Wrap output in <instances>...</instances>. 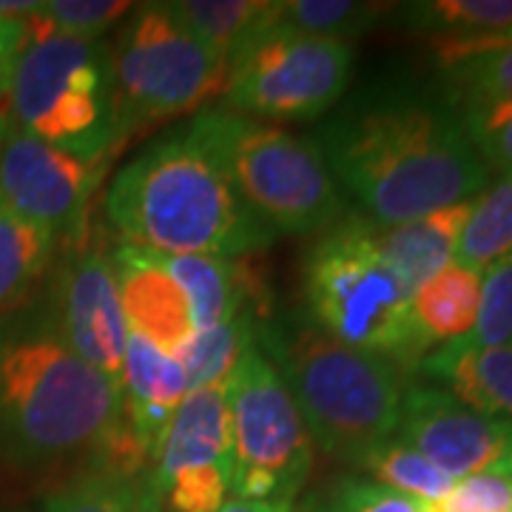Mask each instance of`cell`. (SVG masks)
<instances>
[{
    "label": "cell",
    "instance_id": "1",
    "mask_svg": "<svg viewBox=\"0 0 512 512\" xmlns=\"http://www.w3.org/2000/svg\"><path fill=\"white\" fill-rule=\"evenodd\" d=\"M342 194L373 225H399L476 200L493 171L447 94L376 89L348 103L316 137Z\"/></svg>",
    "mask_w": 512,
    "mask_h": 512
},
{
    "label": "cell",
    "instance_id": "2",
    "mask_svg": "<svg viewBox=\"0 0 512 512\" xmlns=\"http://www.w3.org/2000/svg\"><path fill=\"white\" fill-rule=\"evenodd\" d=\"M103 211L123 242L157 254L245 259L276 239L185 128L140 151L114 174Z\"/></svg>",
    "mask_w": 512,
    "mask_h": 512
},
{
    "label": "cell",
    "instance_id": "3",
    "mask_svg": "<svg viewBox=\"0 0 512 512\" xmlns=\"http://www.w3.org/2000/svg\"><path fill=\"white\" fill-rule=\"evenodd\" d=\"M120 419V384L86 365L46 313L0 328V453L20 464L94 456Z\"/></svg>",
    "mask_w": 512,
    "mask_h": 512
},
{
    "label": "cell",
    "instance_id": "4",
    "mask_svg": "<svg viewBox=\"0 0 512 512\" xmlns=\"http://www.w3.org/2000/svg\"><path fill=\"white\" fill-rule=\"evenodd\" d=\"M256 342L282 373L313 444L328 456L359 467L396 436L407 390L402 367L336 342L311 316L259 325Z\"/></svg>",
    "mask_w": 512,
    "mask_h": 512
},
{
    "label": "cell",
    "instance_id": "5",
    "mask_svg": "<svg viewBox=\"0 0 512 512\" xmlns=\"http://www.w3.org/2000/svg\"><path fill=\"white\" fill-rule=\"evenodd\" d=\"M188 137L220 165L242 205L268 231L322 234L348 214L316 140L228 109H202L188 120Z\"/></svg>",
    "mask_w": 512,
    "mask_h": 512
},
{
    "label": "cell",
    "instance_id": "6",
    "mask_svg": "<svg viewBox=\"0 0 512 512\" xmlns=\"http://www.w3.org/2000/svg\"><path fill=\"white\" fill-rule=\"evenodd\" d=\"M413 293L399 282L373 242V222L345 214L325 228L305 256L308 316L336 342L416 367L430 345L410 316Z\"/></svg>",
    "mask_w": 512,
    "mask_h": 512
},
{
    "label": "cell",
    "instance_id": "7",
    "mask_svg": "<svg viewBox=\"0 0 512 512\" xmlns=\"http://www.w3.org/2000/svg\"><path fill=\"white\" fill-rule=\"evenodd\" d=\"M26 32L9 92V126L83 160L111 163L120 151L111 43L43 32L29 18Z\"/></svg>",
    "mask_w": 512,
    "mask_h": 512
},
{
    "label": "cell",
    "instance_id": "8",
    "mask_svg": "<svg viewBox=\"0 0 512 512\" xmlns=\"http://www.w3.org/2000/svg\"><path fill=\"white\" fill-rule=\"evenodd\" d=\"M117 146L137 131L202 111L222 97L228 60L191 35L168 3L134 6L111 43Z\"/></svg>",
    "mask_w": 512,
    "mask_h": 512
},
{
    "label": "cell",
    "instance_id": "9",
    "mask_svg": "<svg viewBox=\"0 0 512 512\" xmlns=\"http://www.w3.org/2000/svg\"><path fill=\"white\" fill-rule=\"evenodd\" d=\"M225 407L231 498L296 501L311 476L313 439L282 373L259 345L225 382Z\"/></svg>",
    "mask_w": 512,
    "mask_h": 512
},
{
    "label": "cell",
    "instance_id": "10",
    "mask_svg": "<svg viewBox=\"0 0 512 512\" xmlns=\"http://www.w3.org/2000/svg\"><path fill=\"white\" fill-rule=\"evenodd\" d=\"M353 43L262 32L228 63L222 109L254 120H316L348 92Z\"/></svg>",
    "mask_w": 512,
    "mask_h": 512
},
{
    "label": "cell",
    "instance_id": "11",
    "mask_svg": "<svg viewBox=\"0 0 512 512\" xmlns=\"http://www.w3.org/2000/svg\"><path fill=\"white\" fill-rule=\"evenodd\" d=\"M60 245L63 259L46 319L86 365L120 384L131 330L114 282L111 251L94 237L89 222Z\"/></svg>",
    "mask_w": 512,
    "mask_h": 512
},
{
    "label": "cell",
    "instance_id": "12",
    "mask_svg": "<svg viewBox=\"0 0 512 512\" xmlns=\"http://www.w3.org/2000/svg\"><path fill=\"white\" fill-rule=\"evenodd\" d=\"M151 481L168 512H220L231 498L225 384L188 393L165 424Z\"/></svg>",
    "mask_w": 512,
    "mask_h": 512
},
{
    "label": "cell",
    "instance_id": "13",
    "mask_svg": "<svg viewBox=\"0 0 512 512\" xmlns=\"http://www.w3.org/2000/svg\"><path fill=\"white\" fill-rule=\"evenodd\" d=\"M106 168L9 126L0 140V208L66 242L89 222Z\"/></svg>",
    "mask_w": 512,
    "mask_h": 512
},
{
    "label": "cell",
    "instance_id": "14",
    "mask_svg": "<svg viewBox=\"0 0 512 512\" xmlns=\"http://www.w3.org/2000/svg\"><path fill=\"white\" fill-rule=\"evenodd\" d=\"M510 424L478 413L439 384H413L402 396L396 439L458 481L498 464Z\"/></svg>",
    "mask_w": 512,
    "mask_h": 512
},
{
    "label": "cell",
    "instance_id": "15",
    "mask_svg": "<svg viewBox=\"0 0 512 512\" xmlns=\"http://www.w3.org/2000/svg\"><path fill=\"white\" fill-rule=\"evenodd\" d=\"M111 268L128 330L174 356L194 333V325L183 291L157 251L120 242L111 251Z\"/></svg>",
    "mask_w": 512,
    "mask_h": 512
},
{
    "label": "cell",
    "instance_id": "16",
    "mask_svg": "<svg viewBox=\"0 0 512 512\" xmlns=\"http://www.w3.org/2000/svg\"><path fill=\"white\" fill-rule=\"evenodd\" d=\"M171 279L180 285L194 330H208L254 311L265 319L262 285L245 259H220L200 254H157Z\"/></svg>",
    "mask_w": 512,
    "mask_h": 512
},
{
    "label": "cell",
    "instance_id": "17",
    "mask_svg": "<svg viewBox=\"0 0 512 512\" xmlns=\"http://www.w3.org/2000/svg\"><path fill=\"white\" fill-rule=\"evenodd\" d=\"M470 202L450 205L444 211L427 214L419 220L399 225H373V242L384 265L399 276L407 291L413 293L427 279L444 271L456 259L458 237L470 214Z\"/></svg>",
    "mask_w": 512,
    "mask_h": 512
},
{
    "label": "cell",
    "instance_id": "18",
    "mask_svg": "<svg viewBox=\"0 0 512 512\" xmlns=\"http://www.w3.org/2000/svg\"><path fill=\"white\" fill-rule=\"evenodd\" d=\"M416 370L478 413L512 421V345L484 350L441 345L436 353H427Z\"/></svg>",
    "mask_w": 512,
    "mask_h": 512
},
{
    "label": "cell",
    "instance_id": "19",
    "mask_svg": "<svg viewBox=\"0 0 512 512\" xmlns=\"http://www.w3.org/2000/svg\"><path fill=\"white\" fill-rule=\"evenodd\" d=\"M404 23L424 35L436 55L512 35V0H424L402 6Z\"/></svg>",
    "mask_w": 512,
    "mask_h": 512
},
{
    "label": "cell",
    "instance_id": "20",
    "mask_svg": "<svg viewBox=\"0 0 512 512\" xmlns=\"http://www.w3.org/2000/svg\"><path fill=\"white\" fill-rule=\"evenodd\" d=\"M481 302V274L450 262L444 271L427 279L410 296V316L421 339L433 345H447L467 336L478 316Z\"/></svg>",
    "mask_w": 512,
    "mask_h": 512
},
{
    "label": "cell",
    "instance_id": "21",
    "mask_svg": "<svg viewBox=\"0 0 512 512\" xmlns=\"http://www.w3.org/2000/svg\"><path fill=\"white\" fill-rule=\"evenodd\" d=\"M444 94L456 109L512 106V35L436 55Z\"/></svg>",
    "mask_w": 512,
    "mask_h": 512
},
{
    "label": "cell",
    "instance_id": "22",
    "mask_svg": "<svg viewBox=\"0 0 512 512\" xmlns=\"http://www.w3.org/2000/svg\"><path fill=\"white\" fill-rule=\"evenodd\" d=\"M57 237L0 208V325L29 302L52 268Z\"/></svg>",
    "mask_w": 512,
    "mask_h": 512
},
{
    "label": "cell",
    "instance_id": "23",
    "mask_svg": "<svg viewBox=\"0 0 512 512\" xmlns=\"http://www.w3.org/2000/svg\"><path fill=\"white\" fill-rule=\"evenodd\" d=\"M274 0H171V15L228 63L265 32Z\"/></svg>",
    "mask_w": 512,
    "mask_h": 512
},
{
    "label": "cell",
    "instance_id": "24",
    "mask_svg": "<svg viewBox=\"0 0 512 512\" xmlns=\"http://www.w3.org/2000/svg\"><path fill=\"white\" fill-rule=\"evenodd\" d=\"M259 325L262 316L245 311L214 328L194 330L183 348L174 353V359L183 367L188 393L228 382L245 353L259 345Z\"/></svg>",
    "mask_w": 512,
    "mask_h": 512
},
{
    "label": "cell",
    "instance_id": "25",
    "mask_svg": "<svg viewBox=\"0 0 512 512\" xmlns=\"http://www.w3.org/2000/svg\"><path fill=\"white\" fill-rule=\"evenodd\" d=\"M390 9L393 6L387 3H356V0H274L265 32H291V35L350 43Z\"/></svg>",
    "mask_w": 512,
    "mask_h": 512
},
{
    "label": "cell",
    "instance_id": "26",
    "mask_svg": "<svg viewBox=\"0 0 512 512\" xmlns=\"http://www.w3.org/2000/svg\"><path fill=\"white\" fill-rule=\"evenodd\" d=\"M512 251V174H501L478 194L458 237V265L484 274Z\"/></svg>",
    "mask_w": 512,
    "mask_h": 512
},
{
    "label": "cell",
    "instance_id": "27",
    "mask_svg": "<svg viewBox=\"0 0 512 512\" xmlns=\"http://www.w3.org/2000/svg\"><path fill=\"white\" fill-rule=\"evenodd\" d=\"M43 512H165L148 476H117L89 470L43 501Z\"/></svg>",
    "mask_w": 512,
    "mask_h": 512
},
{
    "label": "cell",
    "instance_id": "28",
    "mask_svg": "<svg viewBox=\"0 0 512 512\" xmlns=\"http://www.w3.org/2000/svg\"><path fill=\"white\" fill-rule=\"evenodd\" d=\"M359 470L370 473L373 481H379V484L396 490V493L410 495V498H416L421 504H436L456 484V478L441 473L436 464H430L421 453H416L413 447H407L396 436L379 444L359 464Z\"/></svg>",
    "mask_w": 512,
    "mask_h": 512
},
{
    "label": "cell",
    "instance_id": "29",
    "mask_svg": "<svg viewBox=\"0 0 512 512\" xmlns=\"http://www.w3.org/2000/svg\"><path fill=\"white\" fill-rule=\"evenodd\" d=\"M447 345L456 350L512 345V251L481 274V302L473 330Z\"/></svg>",
    "mask_w": 512,
    "mask_h": 512
},
{
    "label": "cell",
    "instance_id": "30",
    "mask_svg": "<svg viewBox=\"0 0 512 512\" xmlns=\"http://www.w3.org/2000/svg\"><path fill=\"white\" fill-rule=\"evenodd\" d=\"M131 9L134 3L126 0H46L29 15V23L55 35L103 40L109 29L131 15Z\"/></svg>",
    "mask_w": 512,
    "mask_h": 512
},
{
    "label": "cell",
    "instance_id": "31",
    "mask_svg": "<svg viewBox=\"0 0 512 512\" xmlns=\"http://www.w3.org/2000/svg\"><path fill=\"white\" fill-rule=\"evenodd\" d=\"M313 512H430V504L396 493L373 478L348 476L330 487L322 504L313 501Z\"/></svg>",
    "mask_w": 512,
    "mask_h": 512
},
{
    "label": "cell",
    "instance_id": "32",
    "mask_svg": "<svg viewBox=\"0 0 512 512\" xmlns=\"http://www.w3.org/2000/svg\"><path fill=\"white\" fill-rule=\"evenodd\" d=\"M430 512H512V476L490 467L458 478Z\"/></svg>",
    "mask_w": 512,
    "mask_h": 512
},
{
    "label": "cell",
    "instance_id": "33",
    "mask_svg": "<svg viewBox=\"0 0 512 512\" xmlns=\"http://www.w3.org/2000/svg\"><path fill=\"white\" fill-rule=\"evenodd\" d=\"M458 114L487 168L512 174V106L458 109Z\"/></svg>",
    "mask_w": 512,
    "mask_h": 512
},
{
    "label": "cell",
    "instance_id": "34",
    "mask_svg": "<svg viewBox=\"0 0 512 512\" xmlns=\"http://www.w3.org/2000/svg\"><path fill=\"white\" fill-rule=\"evenodd\" d=\"M26 40V18H0V140L9 131V92Z\"/></svg>",
    "mask_w": 512,
    "mask_h": 512
},
{
    "label": "cell",
    "instance_id": "35",
    "mask_svg": "<svg viewBox=\"0 0 512 512\" xmlns=\"http://www.w3.org/2000/svg\"><path fill=\"white\" fill-rule=\"evenodd\" d=\"M220 512H296L293 501H248V498H228Z\"/></svg>",
    "mask_w": 512,
    "mask_h": 512
},
{
    "label": "cell",
    "instance_id": "36",
    "mask_svg": "<svg viewBox=\"0 0 512 512\" xmlns=\"http://www.w3.org/2000/svg\"><path fill=\"white\" fill-rule=\"evenodd\" d=\"M37 6L35 0H0V18H29L35 15Z\"/></svg>",
    "mask_w": 512,
    "mask_h": 512
},
{
    "label": "cell",
    "instance_id": "37",
    "mask_svg": "<svg viewBox=\"0 0 512 512\" xmlns=\"http://www.w3.org/2000/svg\"><path fill=\"white\" fill-rule=\"evenodd\" d=\"M495 470H501V473L512 476V424H510V436H507V447H504V453H501V458H498Z\"/></svg>",
    "mask_w": 512,
    "mask_h": 512
},
{
    "label": "cell",
    "instance_id": "38",
    "mask_svg": "<svg viewBox=\"0 0 512 512\" xmlns=\"http://www.w3.org/2000/svg\"><path fill=\"white\" fill-rule=\"evenodd\" d=\"M296 512H313V501H305V504H302V510H296Z\"/></svg>",
    "mask_w": 512,
    "mask_h": 512
}]
</instances>
